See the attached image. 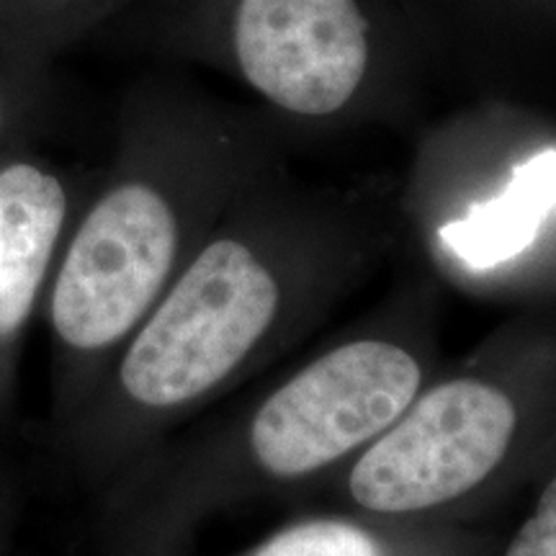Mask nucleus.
Instances as JSON below:
<instances>
[{"mask_svg":"<svg viewBox=\"0 0 556 556\" xmlns=\"http://www.w3.org/2000/svg\"><path fill=\"white\" fill-rule=\"evenodd\" d=\"M281 283L253 245L219 238L201 250L122 361V384L148 407H176L217 387L270 330Z\"/></svg>","mask_w":556,"mask_h":556,"instance_id":"obj_1","label":"nucleus"},{"mask_svg":"<svg viewBox=\"0 0 556 556\" xmlns=\"http://www.w3.org/2000/svg\"><path fill=\"white\" fill-rule=\"evenodd\" d=\"M420 364L387 340L319 356L263 402L250 446L263 471L304 477L392 428L420 389Z\"/></svg>","mask_w":556,"mask_h":556,"instance_id":"obj_2","label":"nucleus"},{"mask_svg":"<svg viewBox=\"0 0 556 556\" xmlns=\"http://www.w3.org/2000/svg\"><path fill=\"white\" fill-rule=\"evenodd\" d=\"M516 426V405L503 389L479 379L443 381L358 458L351 495L387 516L451 503L492 475Z\"/></svg>","mask_w":556,"mask_h":556,"instance_id":"obj_3","label":"nucleus"},{"mask_svg":"<svg viewBox=\"0 0 556 556\" xmlns=\"http://www.w3.org/2000/svg\"><path fill=\"white\" fill-rule=\"evenodd\" d=\"M178 253L170 199L148 180L114 186L83 219L52 291V325L67 345L99 351L135 328Z\"/></svg>","mask_w":556,"mask_h":556,"instance_id":"obj_4","label":"nucleus"},{"mask_svg":"<svg viewBox=\"0 0 556 556\" xmlns=\"http://www.w3.org/2000/svg\"><path fill=\"white\" fill-rule=\"evenodd\" d=\"M229 39L248 86L299 119L343 114L374 65L361 0H238Z\"/></svg>","mask_w":556,"mask_h":556,"instance_id":"obj_5","label":"nucleus"},{"mask_svg":"<svg viewBox=\"0 0 556 556\" xmlns=\"http://www.w3.org/2000/svg\"><path fill=\"white\" fill-rule=\"evenodd\" d=\"M60 178L31 163L0 170V336L29 317L65 222Z\"/></svg>","mask_w":556,"mask_h":556,"instance_id":"obj_6","label":"nucleus"},{"mask_svg":"<svg viewBox=\"0 0 556 556\" xmlns=\"http://www.w3.org/2000/svg\"><path fill=\"white\" fill-rule=\"evenodd\" d=\"M248 556H384L364 528L345 520H307L270 536Z\"/></svg>","mask_w":556,"mask_h":556,"instance_id":"obj_7","label":"nucleus"},{"mask_svg":"<svg viewBox=\"0 0 556 556\" xmlns=\"http://www.w3.org/2000/svg\"><path fill=\"white\" fill-rule=\"evenodd\" d=\"M505 556H556V477L541 492L536 510L520 526Z\"/></svg>","mask_w":556,"mask_h":556,"instance_id":"obj_8","label":"nucleus"},{"mask_svg":"<svg viewBox=\"0 0 556 556\" xmlns=\"http://www.w3.org/2000/svg\"><path fill=\"white\" fill-rule=\"evenodd\" d=\"M0 122H3V111H0Z\"/></svg>","mask_w":556,"mask_h":556,"instance_id":"obj_9","label":"nucleus"}]
</instances>
